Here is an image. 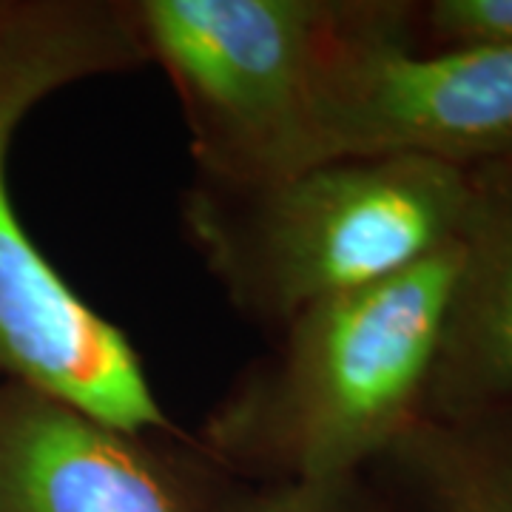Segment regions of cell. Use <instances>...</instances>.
<instances>
[{"instance_id":"obj_10","label":"cell","mask_w":512,"mask_h":512,"mask_svg":"<svg viewBox=\"0 0 512 512\" xmlns=\"http://www.w3.org/2000/svg\"><path fill=\"white\" fill-rule=\"evenodd\" d=\"M416 43L424 49L510 43L512 0H427L416 3Z\"/></svg>"},{"instance_id":"obj_7","label":"cell","mask_w":512,"mask_h":512,"mask_svg":"<svg viewBox=\"0 0 512 512\" xmlns=\"http://www.w3.org/2000/svg\"><path fill=\"white\" fill-rule=\"evenodd\" d=\"M467 188L430 419L512 404V154L470 168Z\"/></svg>"},{"instance_id":"obj_2","label":"cell","mask_w":512,"mask_h":512,"mask_svg":"<svg viewBox=\"0 0 512 512\" xmlns=\"http://www.w3.org/2000/svg\"><path fill=\"white\" fill-rule=\"evenodd\" d=\"M467 171L421 157H333L256 183L191 180L185 242L228 305L265 330L456 245Z\"/></svg>"},{"instance_id":"obj_6","label":"cell","mask_w":512,"mask_h":512,"mask_svg":"<svg viewBox=\"0 0 512 512\" xmlns=\"http://www.w3.org/2000/svg\"><path fill=\"white\" fill-rule=\"evenodd\" d=\"M237 481L191 430H126L0 379V512H228Z\"/></svg>"},{"instance_id":"obj_4","label":"cell","mask_w":512,"mask_h":512,"mask_svg":"<svg viewBox=\"0 0 512 512\" xmlns=\"http://www.w3.org/2000/svg\"><path fill=\"white\" fill-rule=\"evenodd\" d=\"M168 77L197 180L256 183L319 163V106L356 0H128Z\"/></svg>"},{"instance_id":"obj_5","label":"cell","mask_w":512,"mask_h":512,"mask_svg":"<svg viewBox=\"0 0 512 512\" xmlns=\"http://www.w3.org/2000/svg\"><path fill=\"white\" fill-rule=\"evenodd\" d=\"M510 154V43L424 49L416 3L356 0L319 106V163L421 157L470 171Z\"/></svg>"},{"instance_id":"obj_1","label":"cell","mask_w":512,"mask_h":512,"mask_svg":"<svg viewBox=\"0 0 512 512\" xmlns=\"http://www.w3.org/2000/svg\"><path fill=\"white\" fill-rule=\"evenodd\" d=\"M458 251L299 311L231 379L194 439L251 487L365 473L427 416Z\"/></svg>"},{"instance_id":"obj_8","label":"cell","mask_w":512,"mask_h":512,"mask_svg":"<svg viewBox=\"0 0 512 512\" xmlns=\"http://www.w3.org/2000/svg\"><path fill=\"white\" fill-rule=\"evenodd\" d=\"M367 473L399 512H512V404L424 416Z\"/></svg>"},{"instance_id":"obj_3","label":"cell","mask_w":512,"mask_h":512,"mask_svg":"<svg viewBox=\"0 0 512 512\" xmlns=\"http://www.w3.org/2000/svg\"><path fill=\"white\" fill-rule=\"evenodd\" d=\"M148 66L128 0H0V379L32 384L126 430L180 424L128 333L23 228L9 154L20 123L69 86Z\"/></svg>"},{"instance_id":"obj_9","label":"cell","mask_w":512,"mask_h":512,"mask_svg":"<svg viewBox=\"0 0 512 512\" xmlns=\"http://www.w3.org/2000/svg\"><path fill=\"white\" fill-rule=\"evenodd\" d=\"M228 512H399L396 501L370 473L311 481V484H239Z\"/></svg>"}]
</instances>
